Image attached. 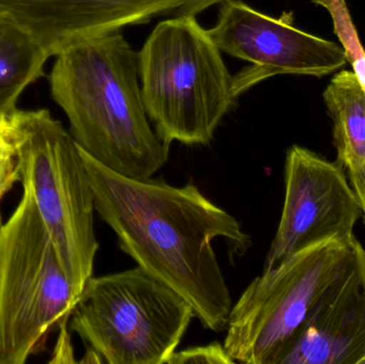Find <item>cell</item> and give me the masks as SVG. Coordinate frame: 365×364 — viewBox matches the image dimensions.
<instances>
[{
  "instance_id": "cell-19",
  "label": "cell",
  "mask_w": 365,
  "mask_h": 364,
  "mask_svg": "<svg viewBox=\"0 0 365 364\" xmlns=\"http://www.w3.org/2000/svg\"><path fill=\"white\" fill-rule=\"evenodd\" d=\"M346 173L349 184L361 209L365 224V164L356 170H346Z\"/></svg>"
},
{
  "instance_id": "cell-11",
  "label": "cell",
  "mask_w": 365,
  "mask_h": 364,
  "mask_svg": "<svg viewBox=\"0 0 365 364\" xmlns=\"http://www.w3.org/2000/svg\"><path fill=\"white\" fill-rule=\"evenodd\" d=\"M365 355V249L313 310L277 364H360Z\"/></svg>"
},
{
  "instance_id": "cell-20",
  "label": "cell",
  "mask_w": 365,
  "mask_h": 364,
  "mask_svg": "<svg viewBox=\"0 0 365 364\" xmlns=\"http://www.w3.org/2000/svg\"><path fill=\"white\" fill-rule=\"evenodd\" d=\"M360 364H365V355L364 359H362L361 363H360Z\"/></svg>"
},
{
  "instance_id": "cell-7",
  "label": "cell",
  "mask_w": 365,
  "mask_h": 364,
  "mask_svg": "<svg viewBox=\"0 0 365 364\" xmlns=\"http://www.w3.org/2000/svg\"><path fill=\"white\" fill-rule=\"evenodd\" d=\"M78 301L28 192L0 224V364H25L46 348Z\"/></svg>"
},
{
  "instance_id": "cell-21",
  "label": "cell",
  "mask_w": 365,
  "mask_h": 364,
  "mask_svg": "<svg viewBox=\"0 0 365 364\" xmlns=\"http://www.w3.org/2000/svg\"><path fill=\"white\" fill-rule=\"evenodd\" d=\"M0 222H1V219H0Z\"/></svg>"
},
{
  "instance_id": "cell-2",
  "label": "cell",
  "mask_w": 365,
  "mask_h": 364,
  "mask_svg": "<svg viewBox=\"0 0 365 364\" xmlns=\"http://www.w3.org/2000/svg\"><path fill=\"white\" fill-rule=\"evenodd\" d=\"M49 87L77 145L103 166L148 180L168 162L170 147L152 128L143 105L138 55L121 32L58 53Z\"/></svg>"
},
{
  "instance_id": "cell-13",
  "label": "cell",
  "mask_w": 365,
  "mask_h": 364,
  "mask_svg": "<svg viewBox=\"0 0 365 364\" xmlns=\"http://www.w3.org/2000/svg\"><path fill=\"white\" fill-rule=\"evenodd\" d=\"M48 58L27 30L0 10V115L19 110L21 93L44 75Z\"/></svg>"
},
{
  "instance_id": "cell-3",
  "label": "cell",
  "mask_w": 365,
  "mask_h": 364,
  "mask_svg": "<svg viewBox=\"0 0 365 364\" xmlns=\"http://www.w3.org/2000/svg\"><path fill=\"white\" fill-rule=\"evenodd\" d=\"M220 51L195 15H181L160 21L138 53L143 105L168 147L208 145L235 105Z\"/></svg>"
},
{
  "instance_id": "cell-8",
  "label": "cell",
  "mask_w": 365,
  "mask_h": 364,
  "mask_svg": "<svg viewBox=\"0 0 365 364\" xmlns=\"http://www.w3.org/2000/svg\"><path fill=\"white\" fill-rule=\"evenodd\" d=\"M220 4L218 21L208 34L221 51L252 64L233 77L237 98L276 75L322 78L346 66L342 45L298 29L293 12L272 17L240 0Z\"/></svg>"
},
{
  "instance_id": "cell-17",
  "label": "cell",
  "mask_w": 365,
  "mask_h": 364,
  "mask_svg": "<svg viewBox=\"0 0 365 364\" xmlns=\"http://www.w3.org/2000/svg\"><path fill=\"white\" fill-rule=\"evenodd\" d=\"M70 318H66L60 323L59 336L53 348V358L48 361L49 363H76L74 358V350H73L72 340H71V329L68 327Z\"/></svg>"
},
{
  "instance_id": "cell-5",
  "label": "cell",
  "mask_w": 365,
  "mask_h": 364,
  "mask_svg": "<svg viewBox=\"0 0 365 364\" xmlns=\"http://www.w3.org/2000/svg\"><path fill=\"white\" fill-rule=\"evenodd\" d=\"M195 318L175 291L141 267L92 276L68 327L108 364H167Z\"/></svg>"
},
{
  "instance_id": "cell-1",
  "label": "cell",
  "mask_w": 365,
  "mask_h": 364,
  "mask_svg": "<svg viewBox=\"0 0 365 364\" xmlns=\"http://www.w3.org/2000/svg\"><path fill=\"white\" fill-rule=\"evenodd\" d=\"M81 153L96 212L117 235L120 249L182 296L204 328L225 329L233 301L212 241L223 239L233 256H245L252 239L240 222L193 184L130 179L81 147Z\"/></svg>"
},
{
  "instance_id": "cell-10",
  "label": "cell",
  "mask_w": 365,
  "mask_h": 364,
  "mask_svg": "<svg viewBox=\"0 0 365 364\" xmlns=\"http://www.w3.org/2000/svg\"><path fill=\"white\" fill-rule=\"evenodd\" d=\"M225 0H0L49 58L66 47L147 23L160 15H195Z\"/></svg>"
},
{
  "instance_id": "cell-9",
  "label": "cell",
  "mask_w": 365,
  "mask_h": 364,
  "mask_svg": "<svg viewBox=\"0 0 365 364\" xmlns=\"http://www.w3.org/2000/svg\"><path fill=\"white\" fill-rule=\"evenodd\" d=\"M284 202L263 271L329 239L351 241L362 212L340 162L292 145L284 162Z\"/></svg>"
},
{
  "instance_id": "cell-4",
  "label": "cell",
  "mask_w": 365,
  "mask_h": 364,
  "mask_svg": "<svg viewBox=\"0 0 365 364\" xmlns=\"http://www.w3.org/2000/svg\"><path fill=\"white\" fill-rule=\"evenodd\" d=\"M19 183L29 194L60 263L81 296L98 254L94 194L71 132L47 109L17 110Z\"/></svg>"
},
{
  "instance_id": "cell-6",
  "label": "cell",
  "mask_w": 365,
  "mask_h": 364,
  "mask_svg": "<svg viewBox=\"0 0 365 364\" xmlns=\"http://www.w3.org/2000/svg\"><path fill=\"white\" fill-rule=\"evenodd\" d=\"M360 241L329 239L262 271L232 306L225 350L236 363L277 364L326 293L353 266Z\"/></svg>"
},
{
  "instance_id": "cell-14",
  "label": "cell",
  "mask_w": 365,
  "mask_h": 364,
  "mask_svg": "<svg viewBox=\"0 0 365 364\" xmlns=\"http://www.w3.org/2000/svg\"><path fill=\"white\" fill-rule=\"evenodd\" d=\"M313 2L325 6L331 14L334 31L344 48L347 62L353 66L354 73L365 91V51L351 21L345 0H313Z\"/></svg>"
},
{
  "instance_id": "cell-12",
  "label": "cell",
  "mask_w": 365,
  "mask_h": 364,
  "mask_svg": "<svg viewBox=\"0 0 365 364\" xmlns=\"http://www.w3.org/2000/svg\"><path fill=\"white\" fill-rule=\"evenodd\" d=\"M334 123L336 162L345 170L365 164V91L354 71L336 73L323 94Z\"/></svg>"
},
{
  "instance_id": "cell-18",
  "label": "cell",
  "mask_w": 365,
  "mask_h": 364,
  "mask_svg": "<svg viewBox=\"0 0 365 364\" xmlns=\"http://www.w3.org/2000/svg\"><path fill=\"white\" fill-rule=\"evenodd\" d=\"M16 128L14 115H0V150H15Z\"/></svg>"
},
{
  "instance_id": "cell-16",
  "label": "cell",
  "mask_w": 365,
  "mask_h": 364,
  "mask_svg": "<svg viewBox=\"0 0 365 364\" xmlns=\"http://www.w3.org/2000/svg\"><path fill=\"white\" fill-rule=\"evenodd\" d=\"M16 182H19L16 150H0V203Z\"/></svg>"
},
{
  "instance_id": "cell-15",
  "label": "cell",
  "mask_w": 365,
  "mask_h": 364,
  "mask_svg": "<svg viewBox=\"0 0 365 364\" xmlns=\"http://www.w3.org/2000/svg\"><path fill=\"white\" fill-rule=\"evenodd\" d=\"M234 364L223 344L212 342L206 345L191 346L177 350L167 364Z\"/></svg>"
}]
</instances>
